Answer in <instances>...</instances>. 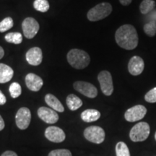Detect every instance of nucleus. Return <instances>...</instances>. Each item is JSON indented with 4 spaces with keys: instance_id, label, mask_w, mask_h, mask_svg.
Wrapping results in <instances>:
<instances>
[{
    "instance_id": "nucleus-1",
    "label": "nucleus",
    "mask_w": 156,
    "mask_h": 156,
    "mask_svg": "<svg viewBox=\"0 0 156 156\" xmlns=\"http://www.w3.org/2000/svg\"><path fill=\"white\" fill-rule=\"evenodd\" d=\"M115 39L121 48L126 50H133L138 45V35L133 25H124L117 29Z\"/></svg>"
},
{
    "instance_id": "nucleus-2",
    "label": "nucleus",
    "mask_w": 156,
    "mask_h": 156,
    "mask_svg": "<svg viewBox=\"0 0 156 156\" xmlns=\"http://www.w3.org/2000/svg\"><path fill=\"white\" fill-rule=\"evenodd\" d=\"M67 58L70 65L77 69H85L90 62L89 54L85 51L77 48L70 50L67 54Z\"/></svg>"
},
{
    "instance_id": "nucleus-3",
    "label": "nucleus",
    "mask_w": 156,
    "mask_h": 156,
    "mask_svg": "<svg viewBox=\"0 0 156 156\" xmlns=\"http://www.w3.org/2000/svg\"><path fill=\"white\" fill-rule=\"evenodd\" d=\"M112 6L108 2L98 4L87 12V19L91 22H96L106 18L112 13Z\"/></svg>"
},
{
    "instance_id": "nucleus-4",
    "label": "nucleus",
    "mask_w": 156,
    "mask_h": 156,
    "mask_svg": "<svg viewBox=\"0 0 156 156\" xmlns=\"http://www.w3.org/2000/svg\"><path fill=\"white\" fill-rule=\"evenodd\" d=\"M151 128L146 122H140L134 125L129 132V137L133 142H143L150 135Z\"/></svg>"
},
{
    "instance_id": "nucleus-5",
    "label": "nucleus",
    "mask_w": 156,
    "mask_h": 156,
    "mask_svg": "<svg viewBox=\"0 0 156 156\" xmlns=\"http://www.w3.org/2000/svg\"><path fill=\"white\" fill-rule=\"evenodd\" d=\"M84 136L89 142L95 144H101L104 141L106 134L105 131L98 126H90L84 131Z\"/></svg>"
},
{
    "instance_id": "nucleus-6",
    "label": "nucleus",
    "mask_w": 156,
    "mask_h": 156,
    "mask_svg": "<svg viewBox=\"0 0 156 156\" xmlns=\"http://www.w3.org/2000/svg\"><path fill=\"white\" fill-rule=\"evenodd\" d=\"M101 89L102 93L106 96H109L114 92V85H113L112 76L108 71L101 72L98 76Z\"/></svg>"
},
{
    "instance_id": "nucleus-7",
    "label": "nucleus",
    "mask_w": 156,
    "mask_h": 156,
    "mask_svg": "<svg viewBox=\"0 0 156 156\" xmlns=\"http://www.w3.org/2000/svg\"><path fill=\"white\" fill-rule=\"evenodd\" d=\"M39 28V24L38 21L33 17H27L22 23V29L23 34L25 38L31 39L34 38L38 34Z\"/></svg>"
},
{
    "instance_id": "nucleus-8",
    "label": "nucleus",
    "mask_w": 156,
    "mask_h": 156,
    "mask_svg": "<svg viewBox=\"0 0 156 156\" xmlns=\"http://www.w3.org/2000/svg\"><path fill=\"white\" fill-rule=\"evenodd\" d=\"M30 121L31 113L30 109L26 107H22L17 111L15 116V122L20 129H26L30 125Z\"/></svg>"
},
{
    "instance_id": "nucleus-9",
    "label": "nucleus",
    "mask_w": 156,
    "mask_h": 156,
    "mask_svg": "<svg viewBox=\"0 0 156 156\" xmlns=\"http://www.w3.org/2000/svg\"><path fill=\"white\" fill-rule=\"evenodd\" d=\"M147 114V108L142 105H136L129 108L124 114V118L129 122H134L142 119Z\"/></svg>"
},
{
    "instance_id": "nucleus-10",
    "label": "nucleus",
    "mask_w": 156,
    "mask_h": 156,
    "mask_svg": "<svg viewBox=\"0 0 156 156\" xmlns=\"http://www.w3.org/2000/svg\"><path fill=\"white\" fill-rule=\"evenodd\" d=\"M74 88L77 92L90 98H94L98 95V90L94 85L87 82L77 81L74 83Z\"/></svg>"
},
{
    "instance_id": "nucleus-11",
    "label": "nucleus",
    "mask_w": 156,
    "mask_h": 156,
    "mask_svg": "<svg viewBox=\"0 0 156 156\" xmlns=\"http://www.w3.org/2000/svg\"><path fill=\"white\" fill-rule=\"evenodd\" d=\"M45 136L47 140L55 143H60L64 141L66 134L61 128L58 126H48L45 130Z\"/></svg>"
},
{
    "instance_id": "nucleus-12",
    "label": "nucleus",
    "mask_w": 156,
    "mask_h": 156,
    "mask_svg": "<svg viewBox=\"0 0 156 156\" xmlns=\"http://www.w3.org/2000/svg\"><path fill=\"white\" fill-rule=\"evenodd\" d=\"M39 118L47 124H55L58 120V115L56 111L47 107H41L38 109Z\"/></svg>"
},
{
    "instance_id": "nucleus-13",
    "label": "nucleus",
    "mask_w": 156,
    "mask_h": 156,
    "mask_svg": "<svg viewBox=\"0 0 156 156\" xmlns=\"http://www.w3.org/2000/svg\"><path fill=\"white\" fill-rule=\"evenodd\" d=\"M144 68H145V63L140 56H134L130 58L128 64V70L129 73L132 75H140L143 72Z\"/></svg>"
},
{
    "instance_id": "nucleus-14",
    "label": "nucleus",
    "mask_w": 156,
    "mask_h": 156,
    "mask_svg": "<svg viewBox=\"0 0 156 156\" xmlns=\"http://www.w3.org/2000/svg\"><path fill=\"white\" fill-rule=\"evenodd\" d=\"M25 84L30 90L38 92L42 87L44 82L41 78L36 74L29 73L25 77Z\"/></svg>"
},
{
    "instance_id": "nucleus-15",
    "label": "nucleus",
    "mask_w": 156,
    "mask_h": 156,
    "mask_svg": "<svg viewBox=\"0 0 156 156\" xmlns=\"http://www.w3.org/2000/svg\"><path fill=\"white\" fill-rule=\"evenodd\" d=\"M25 58L29 64L33 66H38L41 64L43 60L42 50L38 47L31 48L27 51Z\"/></svg>"
},
{
    "instance_id": "nucleus-16",
    "label": "nucleus",
    "mask_w": 156,
    "mask_h": 156,
    "mask_svg": "<svg viewBox=\"0 0 156 156\" xmlns=\"http://www.w3.org/2000/svg\"><path fill=\"white\" fill-rule=\"evenodd\" d=\"M45 101H46V104L48 105L50 108H51L53 110L56 111L58 112H64V108L62 103L58 101V99L54 95L46 94L45 96Z\"/></svg>"
},
{
    "instance_id": "nucleus-17",
    "label": "nucleus",
    "mask_w": 156,
    "mask_h": 156,
    "mask_svg": "<svg viewBox=\"0 0 156 156\" xmlns=\"http://www.w3.org/2000/svg\"><path fill=\"white\" fill-rule=\"evenodd\" d=\"M14 75V71L7 64L0 63V83H6L10 81Z\"/></svg>"
},
{
    "instance_id": "nucleus-18",
    "label": "nucleus",
    "mask_w": 156,
    "mask_h": 156,
    "mask_svg": "<svg viewBox=\"0 0 156 156\" xmlns=\"http://www.w3.org/2000/svg\"><path fill=\"white\" fill-rule=\"evenodd\" d=\"M82 120L85 122H93L98 120L101 117V113L95 109H87L81 114Z\"/></svg>"
},
{
    "instance_id": "nucleus-19",
    "label": "nucleus",
    "mask_w": 156,
    "mask_h": 156,
    "mask_svg": "<svg viewBox=\"0 0 156 156\" xmlns=\"http://www.w3.org/2000/svg\"><path fill=\"white\" fill-rule=\"evenodd\" d=\"M67 105L71 111H76L83 106V101L76 95L70 94L66 99Z\"/></svg>"
},
{
    "instance_id": "nucleus-20",
    "label": "nucleus",
    "mask_w": 156,
    "mask_h": 156,
    "mask_svg": "<svg viewBox=\"0 0 156 156\" xmlns=\"http://www.w3.org/2000/svg\"><path fill=\"white\" fill-rule=\"evenodd\" d=\"M155 7V2L153 0H143L140 4V9L142 15H147Z\"/></svg>"
},
{
    "instance_id": "nucleus-21",
    "label": "nucleus",
    "mask_w": 156,
    "mask_h": 156,
    "mask_svg": "<svg viewBox=\"0 0 156 156\" xmlns=\"http://www.w3.org/2000/svg\"><path fill=\"white\" fill-rule=\"evenodd\" d=\"M6 41L14 44H20L23 41V36L20 33L12 32L5 36Z\"/></svg>"
},
{
    "instance_id": "nucleus-22",
    "label": "nucleus",
    "mask_w": 156,
    "mask_h": 156,
    "mask_svg": "<svg viewBox=\"0 0 156 156\" xmlns=\"http://www.w3.org/2000/svg\"><path fill=\"white\" fill-rule=\"evenodd\" d=\"M34 7L37 11L46 12L49 9L50 6L48 0H35Z\"/></svg>"
},
{
    "instance_id": "nucleus-23",
    "label": "nucleus",
    "mask_w": 156,
    "mask_h": 156,
    "mask_svg": "<svg viewBox=\"0 0 156 156\" xmlns=\"http://www.w3.org/2000/svg\"><path fill=\"white\" fill-rule=\"evenodd\" d=\"M116 156H131L127 145L124 142H119L116 145Z\"/></svg>"
},
{
    "instance_id": "nucleus-24",
    "label": "nucleus",
    "mask_w": 156,
    "mask_h": 156,
    "mask_svg": "<svg viewBox=\"0 0 156 156\" xmlns=\"http://www.w3.org/2000/svg\"><path fill=\"white\" fill-rule=\"evenodd\" d=\"M143 30L145 34L150 37H153L156 35V23L155 21H151L144 25Z\"/></svg>"
},
{
    "instance_id": "nucleus-25",
    "label": "nucleus",
    "mask_w": 156,
    "mask_h": 156,
    "mask_svg": "<svg viewBox=\"0 0 156 156\" xmlns=\"http://www.w3.org/2000/svg\"><path fill=\"white\" fill-rule=\"evenodd\" d=\"M14 23L13 20L10 17H6L0 22V33H4L11 29L13 27Z\"/></svg>"
},
{
    "instance_id": "nucleus-26",
    "label": "nucleus",
    "mask_w": 156,
    "mask_h": 156,
    "mask_svg": "<svg viewBox=\"0 0 156 156\" xmlns=\"http://www.w3.org/2000/svg\"><path fill=\"white\" fill-rule=\"evenodd\" d=\"M9 91L10 95L13 98H17L22 93V88L20 85L17 83H13L10 85L9 87Z\"/></svg>"
},
{
    "instance_id": "nucleus-27",
    "label": "nucleus",
    "mask_w": 156,
    "mask_h": 156,
    "mask_svg": "<svg viewBox=\"0 0 156 156\" xmlns=\"http://www.w3.org/2000/svg\"><path fill=\"white\" fill-rule=\"evenodd\" d=\"M48 156H73L72 153L67 149H56L51 151Z\"/></svg>"
},
{
    "instance_id": "nucleus-28",
    "label": "nucleus",
    "mask_w": 156,
    "mask_h": 156,
    "mask_svg": "<svg viewBox=\"0 0 156 156\" xmlns=\"http://www.w3.org/2000/svg\"><path fill=\"white\" fill-rule=\"evenodd\" d=\"M145 99L148 103H156V87L146 93Z\"/></svg>"
},
{
    "instance_id": "nucleus-29",
    "label": "nucleus",
    "mask_w": 156,
    "mask_h": 156,
    "mask_svg": "<svg viewBox=\"0 0 156 156\" xmlns=\"http://www.w3.org/2000/svg\"><path fill=\"white\" fill-rule=\"evenodd\" d=\"M6 102H7V99H6V97L5 96V95L3 94L2 92L0 90V105L5 104Z\"/></svg>"
},
{
    "instance_id": "nucleus-30",
    "label": "nucleus",
    "mask_w": 156,
    "mask_h": 156,
    "mask_svg": "<svg viewBox=\"0 0 156 156\" xmlns=\"http://www.w3.org/2000/svg\"><path fill=\"white\" fill-rule=\"evenodd\" d=\"M1 156H17V155L15 153V152L11 151H7L2 154Z\"/></svg>"
},
{
    "instance_id": "nucleus-31",
    "label": "nucleus",
    "mask_w": 156,
    "mask_h": 156,
    "mask_svg": "<svg viewBox=\"0 0 156 156\" xmlns=\"http://www.w3.org/2000/svg\"><path fill=\"white\" fill-rule=\"evenodd\" d=\"M119 2L122 5L128 6V5H129L130 4H131L132 0H119Z\"/></svg>"
},
{
    "instance_id": "nucleus-32",
    "label": "nucleus",
    "mask_w": 156,
    "mask_h": 156,
    "mask_svg": "<svg viewBox=\"0 0 156 156\" xmlns=\"http://www.w3.org/2000/svg\"><path fill=\"white\" fill-rule=\"evenodd\" d=\"M5 122H4V119H2V117L1 116V115H0V131H2V130L4 129V128H5Z\"/></svg>"
},
{
    "instance_id": "nucleus-33",
    "label": "nucleus",
    "mask_w": 156,
    "mask_h": 156,
    "mask_svg": "<svg viewBox=\"0 0 156 156\" xmlns=\"http://www.w3.org/2000/svg\"><path fill=\"white\" fill-rule=\"evenodd\" d=\"M4 55H5V51L2 46H0V59L3 57Z\"/></svg>"
},
{
    "instance_id": "nucleus-34",
    "label": "nucleus",
    "mask_w": 156,
    "mask_h": 156,
    "mask_svg": "<svg viewBox=\"0 0 156 156\" xmlns=\"http://www.w3.org/2000/svg\"><path fill=\"white\" fill-rule=\"evenodd\" d=\"M155 139L156 140V132H155Z\"/></svg>"
}]
</instances>
